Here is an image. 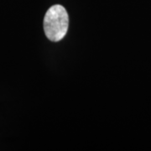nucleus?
I'll use <instances>...</instances> for the list:
<instances>
[{
    "mask_svg": "<svg viewBox=\"0 0 151 151\" xmlns=\"http://www.w3.org/2000/svg\"><path fill=\"white\" fill-rule=\"evenodd\" d=\"M69 26V16L63 6H51L44 18V30L50 41L57 42L65 37Z\"/></svg>",
    "mask_w": 151,
    "mask_h": 151,
    "instance_id": "obj_1",
    "label": "nucleus"
}]
</instances>
